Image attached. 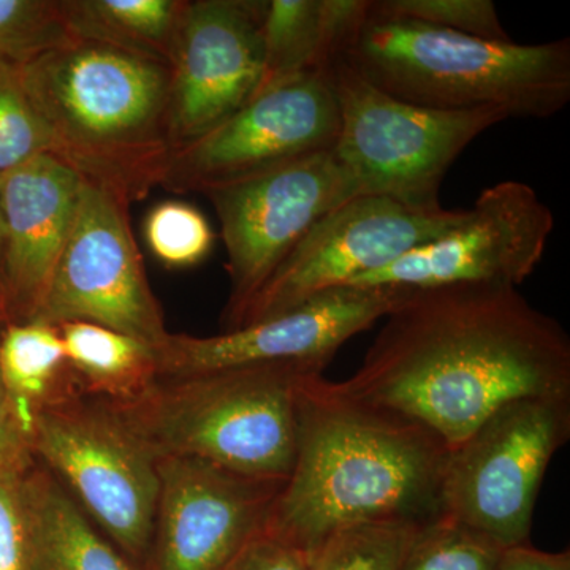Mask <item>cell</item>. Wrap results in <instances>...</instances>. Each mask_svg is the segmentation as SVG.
Instances as JSON below:
<instances>
[{"instance_id":"obj_26","label":"cell","mask_w":570,"mask_h":570,"mask_svg":"<svg viewBox=\"0 0 570 570\" xmlns=\"http://www.w3.org/2000/svg\"><path fill=\"white\" fill-rule=\"evenodd\" d=\"M145 239L154 257L167 268H190L212 253L214 232L193 205L167 200L146 214Z\"/></svg>"},{"instance_id":"obj_5","label":"cell","mask_w":570,"mask_h":570,"mask_svg":"<svg viewBox=\"0 0 570 570\" xmlns=\"http://www.w3.org/2000/svg\"><path fill=\"white\" fill-rule=\"evenodd\" d=\"M311 363H265L157 377L141 393L107 401L154 455L206 461L246 478L285 482L296 455V396Z\"/></svg>"},{"instance_id":"obj_18","label":"cell","mask_w":570,"mask_h":570,"mask_svg":"<svg viewBox=\"0 0 570 570\" xmlns=\"http://www.w3.org/2000/svg\"><path fill=\"white\" fill-rule=\"evenodd\" d=\"M21 499L31 570H142L39 461L22 472Z\"/></svg>"},{"instance_id":"obj_23","label":"cell","mask_w":570,"mask_h":570,"mask_svg":"<svg viewBox=\"0 0 570 570\" xmlns=\"http://www.w3.org/2000/svg\"><path fill=\"white\" fill-rule=\"evenodd\" d=\"M420 527L381 521L347 528L311 553V570H400Z\"/></svg>"},{"instance_id":"obj_11","label":"cell","mask_w":570,"mask_h":570,"mask_svg":"<svg viewBox=\"0 0 570 570\" xmlns=\"http://www.w3.org/2000/svg\"><path fill=\"white\" fill-rule=\"evenodd\" d=\"M464 213L466 208L414 212L389 198H352L307 232L255 295L238 328L281 316L384 268L455 227Z\"/></svg>"},{"instance_id":"obj_1","label":"cell","mask_w":570,"mask_h":570,"mask_svg":"<svg viewBox=\"0 0 570 570\" xmlns=\"http://www.w3.org/2000/svg\"><path fill=\"white\" fill-rule=\"evenodd\" d=\"M382 321L344 389L422 423L450 450L509 401L570 393L568 333L517 287L409 291Z\"/></svg>"},{"instance_id":"obj_21","label":"cell","mask_w":570,"mask_h":570,"mask_svg":"<svg viewBox=\"0 0 570 570\" xmlns=\"http://www.w3.org/2000/svg\"><path fill=\"white\" fill-rule=\"evenodd\" d=\"M78 389L107 401L129 400L153 384L156 351L148 344L89 322L56 326Z\"/></svg>"},{"instance_id":"obj_27","label":"cell","mask_w":570,"mask_h":570,"mask_svg":"<svg viewBox=\"0 0 570 570\" xmlns=\"http://www.w3.org/2000/svg\"><path fill=\"white\" fill-rule=\"evenodd\" d=\"M50 154V140L22 86L18 66L0 61V178Z\"/></svg>"},{"instance_id":"obj_9","label":"cell","mask_w":570,"mask_h":570,"mask_svg":"<svg viewBox=\"0 0 570 570\" xmlns=\"http://www.w3.org/2000/svg\"><path fill=\"white\" fill-rule=\"evenodd\" d=\"M204 194L216 209L227 250L230 296L224 332L238 328L255 295L307 232L337 206L358 197L333 148Z\"/></svg>"},{"instance_id":"obj_30","label":"cell","mask_w":570,"mask_h":570,"mask_svg":"<svg viewBox=\"0 0 570 570\" xmlns=\"http://www.w3.org/2000/svg\"><path fill=\"white\" fill-rule=\"evenodd\" d=\"M224 570H311V553L264 528Z\"/></svg>"},{"instance_id":"obj_32","label":"cell","mask_w":570,"mask_h":570,"mask_svg":"<svg viewBox=\"0 0 570 570\" xmlns=\"http://www.w3.org/2000/svg\"><path fill=\"white\" fill-rule=\"evenodd\" d=\"M497 570H570V553L543 551L524 543L504 550Z\"/></svg>"},{"instance_id":"obj_7","label":"cell","mask_w":570,"mask_h":570,"mask_svg":"<svg viewBox=\"0 0 570 570\" xmlns=\"http://www.w3.org/2000/svg\"><path fill=\"white\" fill-rule=\"evenodd\" d=\"M33 459L48 469L86 515L134 564L151 550L159 469L151 449L100 397L78 385L37 411Z\"/></svg>"},{"instance_id":"obj_19","label":"cell","mask_w":570,"mask_h":570,"mask_svg":"<svg viewBox=\"0 0 570 570\" xmlns=\"http://www.w3.org/2000/svg\"><path fill=\"white\" fill-rule=\"evenodd\" d=\"M366 9L367 0H268L262 29L264 69L254 96L332 69Z\"/></svg>"},{"instance_id":"obj_16","label":"cell","mask_w":570,"mask_h":570,"mask_svg":"<svg viewBox=\"0 0 570 570\" xmlns=\"http://www.w3.org/2000/svg\"><path fill=\"white\" fill-rule=\"evenodd\" d=\"M157 469L159 501L142 570H224L264 530L284 485L183 456H159Z\"/></svg>"},{"instance_id":"obj_20","label":"cell","mask_w":570,"mask_h":570,"mask_svg":"<svg viewBox=\"0 0 570 570\" xmlns=\"http://www.w3.org/2000/svg\"><path fill=\"white\" fill-rule=\"evenodd\" d=\"M0 382L21 433L31 441L37 411L77 384L59 330L40 322L3 326Z\"/></svg>"},{"instance_id":"obj_22","label":"cell","mask_w":570,"mask_h":570,"mask_svg":"<svg viewBox=\"0 0 570 570\" xmlns=\"http://www.w3.org/2000/svg\"><path fill=\"white\" fill-rule=\"evenodd\" d=\"M187 0H62L71 32L170 66Z\"/></svg>"},{"instance_id":"obj_6","label":"cell","mask_w":570,"mask_h":570,"mask_svg":"<svg viewBox=\"0 0 570 570\" xmlns=\"http://www.w3.org/2000/svg\"><path fill=\"white\" fill-rule=\"evenodd\" d=\"M333 91L340 130L333 153L358 197L389 198L436 212L445 175L485 130L509 119L493 110L442 111L396 99L336 59Z\"/></svg>"},{"instance_id":"obj_17","label":"cell","mask_w":570,"mask_h":570,"mask_svg":"<svg viewBox=\"0 0 570 570\" xmlns=\"http://www.w3.org/2000/svg\"><path fill=\"white\" fill-rule=\"evenodd\" d=\"M82 178L61 160L40 156L0 178L2 306L9 324L31 322L69 238Z\"/></svg>"},{"instance_id":"obj_12","label":"cell","mask_w":570,"mask_h":570,"mask_svg":"<svg viewBox=\"0 0 570 570\" xmlns=\"http://www.w3.org/2000/svg\"><path fill=\"white\" fill-rule=\"evenodd\" d=\"M330 70L302 75L257 94L219 126L171 151L160 186L175 194H204L332 149L340 110Z\"/></svg>"},{"instance_id":"obj_10","label":"cell","mask_w":570,"mask_h":570,"mask_svg":"<svg viewBox=\"0 0 570 570\" xmlns=\"http://www.w3.org/2000/svg\"><path fill=\"white\" fill-rule=\"evenodd\" d=\"M130 202L82 179L77 213L55 275L31 322H89L157 351L170 333L146 277Z\"/></svg>"},{"instance_id":"obj_2","label":"cell","mask_w":570,"mask_h":570,"mask_svg":"<svg viewBox=\"0 0 570 570\" xmlns=\"http://www.w3.org/2000/svg\"><path fill=\"white\" fill-rule=\"evenodd\" d=\"M449 453L422 423L307 374L296 396L294 468L265 530L313 553L356 524L431 523L444 517Z\"/></svg>"},{"instance_id":"obj_25","label":"cell","mask_w":570,"mask_h":570,"mask_svg":"<svg viewBox=\"0 0 570 570\" xmlns=\"http://www.w3.org/2000/svg\"><path fill=\"white\" fill-rule=\"evenodd\" d=\"M75 37L62 0H0V61L22 66Z\"/></svg>"},{"instance_id":"obj_28","label":"cell","mask_w":570,"mask_h":570,"mask_svg":"<svg viewBox=\"0 0 570 570\" xmlns=\"http://www.w3.org/2000/svg\"><path fill=\"white\" fill-rule=\"evenodd\" d=\"M371 7L389 17L425 22L475 39L510 40L491 0H371Z\"/></svg>"},{"instance_id":"obj_31","label":"cell","mask_w":570,"mask_h":570,"mask_svg":"<svg viewBox=\"0 0 570 570\" xmlns=\"http://www.w3.org/2000/svg\"><path fill=\"white\" fill-rule=\"evenodd\" d=\"M36 461L31 445L21 433L0 382V469L26 471Z\"/></svg>"},{"instance_id":"obj_34","label":"cell","mask_w":570,"mask_h":570,"mask_svg":"<svg viewBox=\"0 0 570 570\" xmlns=\"http://www.w3.org/2000/svg\"><path fill=\"white\" fill-rule=\"evenodd\" d=\"M7 325V318L3 316L2 309H0V332H2L3 326Z\"/></svg>"},{"instance_id":"obj_8","label":"cell","mask_w":570,"mask_h":570,"mask_svg":"<svg viewBox=\"0 0 570 570\" xmlns=\"http://www.w3.org/2000/svg\"><path fill=\"white\" fill-rule=\"evenodd\" d=\"M569 439L570 393L502 404L450 450L442 513L502 550L530 543L540 487Z\"/></svg>"},{"instance_id":"obj_13","label":"cell","mask_w":570,"mask_h":570,"mask_svg":"<svg viewBox=\"0 0 570 570\" xmlns=\"http://www.w3.org/2000/svg\"><path fill=\"white\" fill-rule=\"evenodd\" d=\"M553 230V212L530 184L497 183L482 190L455 227L347 285L397 291L456 284L519 288L542 262Z\"/></svg>"},{"instance_id":"obj_14","label":"cell","mask_w":570,"mask_h":570,"mask_svg":"<svg viewBox=\"0 0 570 570\" xmlns=\"http://www.w3.org/2000/svg\"><path fill=\"white\" fill-rule=\"evenodd\" d=\"M268 0H187L170 63V151L230 118L257 91Z\"/></svg>"},{"instance_id":"obj_33","label":"cell","mask_w":570,"mask_h":570,"mask_svg":"<svg viewBox=\"0 0 570 570\" xmlns=\"http://www.w3.org/2000/svg\"><path fill=\"white\" fill-rule=\"evenodd\" d=\"M3 242H6V232H3L2 206H0V299H2ZM0 309H2V306H0Z\"/></svg>"},{"instance_id":"obj_3","label":"cell","mask_w":570,"mask_h":570,"mask_svg":"<svg viewBox=\"0 0 570 570\" xmlns=\"http://www.w3.org/2000/svg\"><path fill=\"white\" fill-rule=\"evenodd\" d=\"M50 140L48 156L134 204L163 184L170 157V66L75 37L18 66Z\"/></svg>"},{"instance_id":"obj_29","label":"cell","mask_w":570,"mask_h":570,"mask_svg":"<svg viewBox=\"0 0 570 570\" xmlns=\"http://www.w3.org/2000/svg\"><path fill=\"white\" fill-rule=\"evenodd\" d=\"M22 472L0 469V570H31L22 513Z\"/></svg>"},{"instance_id":"obj_24","label":"cell","mask_w":570,"mask_h":570,"mask_svg":"<svg viewBox=\"0 0 570 570\" xmlns=\"http://www.w3.org/2000/svg\"><path fill=\"white\" fill-rule=\"evenodd\" d=\"M502 553L485 535L441 517L420 527L400 570H497Z\"/></svg>"},{"instance_id":"obj_15","label":"cell","mask_w":570,"mask_h":570,"mask_svg":"<svg viewBox=\"0 0 570 570\" xmlns=\"http://www.w3.org/2000/svg\"><path fill=\"white\" fill-rule=\"evenodd\" d=\"M409 294L344 285L268 321L216 336L170 333L156 351L159 377H186L230 367L299 362L328 366L337 351L382 321Z\"/></svg>"},{"instance_id":"obj_4","label":"cell","mask_w":570,"mask_h":570,"mask_svg":"<svg viewBox=\"0 0 570 570\" xmlns=\"http://www.w3.org/2000/svg\"><path fill=\"white\" fill-rule=\"evenodd\" d=\"M340 59L381 91L433 110L546 119L570 102L569 39H475L379 13L371 0Z\"/></svg>"}]
</instances>
